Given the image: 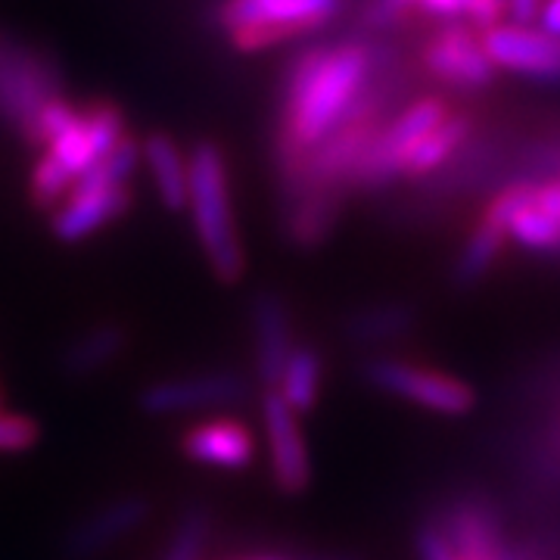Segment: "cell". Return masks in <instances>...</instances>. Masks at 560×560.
<instances>
[{"instance_id":"obj_1","label":"cell","mask_w":560,"mask_h":560,"mask_svg":"<svg viewBox=\"0 0 560 560\" xmlns=\"http://www.w3.org/2000/svg\"><path fill=\"white\" fill-rule=\"evenodd\" d=\"M374 72L371 50L359 40L305 47L283 69L280 81V121L275 135V165L293 200L305 184L312 150L327 140L355 109Z\"/></svg>"},{"instance_id":"obj_2","label":"cell","mask_w":560,"mask_h":560,"mask_svg":"<svg viewBox=\"0 0 560 560\" xmlns=\"http://www.w3.org/2000/svg\"><path fill=\"white\" fill-rule=\"evenodd\" d=\"M187 184H190V212L194 231L209 261L212 275L221 283H237L246 271L241 231L234 221L231 206V180H228V160L215 140H200L187 160Z\"/></svg>"},{"instance_id":"obj_3","label":"cell","mask_w":560,"mask_h":560,"mask_svg":"<svg viewBox=\"0 0 560 560\" xmlns=\"http://www.w3.org/2000/svg\"><path fill=\"white\" fill-rule=\"evenodd\" d=\"M340 3L342 0H224L215 10V22L241 54H259L324 28L340 13Z\"/></svg>"},{"instance_id":"obj_4","label":"cell","mask_w":560,"mask_h":560,"mask_svg":"<svg viewBox=\"0 0 560 560\" xmlns=\"http://www.w3.org/2000/svg\"><path fill=\"white\" fill-rule=\"evenodd\" d=\"M66 94L57 60L0 28V121L25 143L40 106Z\"/></svg>"},{"instance_id":"obj_5","label":"cell","mask_w":560,"mask_h":560,"mask_svg":"<svg viewBox=\"0 0 560 560\" xmlns=\"http://www.w3.org/2000/svg\"><path fill=\"white\" fill-rule=\"evenodd\" d=\"M448 116H452V106L445 97H420L418 103L405 106L396 119L383 121L374 143L355 165L349 187H383L393 178H401V168L411 156V150L430 131H436Z\"/></svg>"},{"instance_id":"obj_6","label":"cell","mask_w":560,"mask_h":560,"mask_svg":"<svg viewBox=\"0 0 560 560\" xmlns=\"http://www.w3.org/2000/svg\"><path fill=\"white\" fill-rule=\"evenodd\" d=\"M364 377L383 393H393L436 415H467L477 405V393L467 383L415 361L374 359L364 364Z\"/></svg>"},{"instance_id":"obj_7","label":"cell","mask_w":560,"mask_h":560,"mask_svg":"<svg viewBox=\"0 0 560 560\" xmlns=\"http://www.w3.org/2000/svg\"><path fill=\"white\" fill-rule=\"evenodd\" d=\"M420 62L430 79L455 91H482L495 79V62L482 47V35L460 22L436 25L420 47Z\"/></svg>"},{"instance_id":"obj_8","label":"cell","mask_w":560,"mask_h":560,"mask_svg":"<svg viewBox=\"0 0 560 560\" xmlns=\"http://www.w3.org/2000/svg\"><path fill=\"white\" fill-rule=\"evenodd\" d=\"M249 393V383L234 371H212L197 377H172L143 386L138 393V408L150 418H175L194 415L206 408H221L241 401Z\"/></svg>"},{"instance_id":"obj_9","label":"cell","mask_w":560,"mask_h":560,"mask_svg":"<svg viewBox=\"0 0 560 560\" xmlns=\"http://www.w3.org/2000/svg\"><path fill=\"white\" fill-rule=\"evenodd\" d=\"M261 420L268 436L271 477L283 495H300L312 482V460L302 436L300 415L280 399L275 389L261 393Z\"/></svg>"},{"instance_id":"obj_10","label":"cell","mask_w":560,"mask_h":560,"mask_svg":"<svg viewBox=\"0 0 560 560\" xmlns=\"http://www.w3.org/2000/svg\"><path fill=\"white\" fill-rule=\"evenodd\" d=\"M480 35L482 47L495 66L511 69L526 79L560 84V38L548 32H536L529 25H517V22L514 25L501 22Z\"/></svg>"},{"instance_id":"obj_11","label":"cell","mask_w":560,"mask_h":560,"mask_svg":"<svg viewBox=\"0 0 560 560\" xmlns=\"http://www.w3.org/2000/svg\"><path fill=\"white\" fill-rule=\"evenodd\" d=\"M150 514H153V504L143 495H125V499L109 501L94 514H88L84 521L75 523L62 541V548L72 560L97 558L113 545L128 539L131 533H138L140 526L150 521Z\"/></svg>"},{"instance_id":"obj_12","label":"cell","mask_w":560,"mask_h":560,"mask_svg":"<svg viewBox=\"0 0 560 560\" xmlns=\"http://www.w3.org/2000/svg\"><path fill=\"white\" fill-rule=\"evenodd\" d=\"M184 458L219 470H246L256 460V433L234 418L200 420L180 433Z\"/></svg>"},{"instance_id":"obj_13","label":"cell","mask_w":560,"mask_h":560,"mask_svg":"<svg viewBox=\"0 0 560 560\" xmlns=\"http://www.w3.org/2000/svg\"><path fill=\"white\" fill-rule=\"evenodd\" d=\"M135 202L131 187H97L72 190L60 209L50 212V231L60 243H81L94 237L106 224L128 215Z\"/></svg>"},{"instance_id":"obj_14","label":"cell","mask_w":560,"mask_h":560,"mask_svg":"<svg viewBox=\"0 0 560 560\" xmlns=\"http://www.w3.org/2000/svg\"><path fill=\"white\" fill-rule=\"evenodd\" d=\"M253 346H256V374L261 386L278 389L280 374L296 346H293L290 308L271 290L253 300Z\"/></svg>"},{"instance_id":"obj_15","label":"cell","mask_w":560,"mask_h":560,"mask_svg":"<svg viewBox=\"0 0 560 560\" xmlns=\"http://www.w3.org/2000/svg\"><path fill=\"white\" fill-rule=\"evenodd\" d=\"M128 349V327L116 320H103L97 327H88L75 340L62 349L60 371L69 381L94 377L97 371L109 368Z\"/></svg>"},{"instance_id":"obj_16","label":"cell","mask_w":560,"mask_h":560,"mask_svg":"<svg viewBox=\"0 0 560 560\" xmlns=\"http://www.w3.org/2000/svg\"><path fill=\"white\" fill-rule=\"evenodd\" d=\"M143 162L150 168L153 187L160 194L162 206L168 212H184L187 200H190V184H187V160L180 153V147L168 135H147L140 143Z\"/></svg>"},{"instance_id":"obj_17","label":"cell","mask_w":560,"mask_h":560,"mask_svg":"<svg viewBox=\"0 0 560 560\" xmlns=\"http://www.w3.org/2000/svg\"><path fill=\"white\" fill-rule=\"evenodd\" d=\"M342 190H327V187H308L300 197L290 200L287 212V237L296 246H318L327 241V234L334 231V224L340 219Z\"/></svg>"},{"instance_id":"obj_18","label":"cell","mask_w":560,"mask_h":560,"mask_svg":"<svg viewBox=\"0 0 560 560\" xmlns=\"http://www.w3.org/2000/svg\"><path fill=\"white\" fill-rule=\"evenodd\" d=\"M442 533L455 545L458 560H504L499 526L477 504L455 508Z\"/></svg>"},{"instance_id":"obj_19","label":"cell","mask_w":560,"mask_h":560,"mask_svg":"<svg viewBox=\"0 0 560 560\" xmlns=\"http://www.w3.org/2000/svg\"><path fill=\"white\" fill-rule=\"evenodd\" d=\"M470 128H474V119L467 113H455L452 109V116L411 150V156H408L405 168H401V178H423V175L436 172L440 165H445L464 147Z\"/></svg>"},{"instance_id":"obj_20","label":"cell","mask_w":560,"mask_h":560,"mask_svg":"<svg viewBox=\"0 0 560 560\" xmlns=\"http://www.w3.org/2000/svg\"><path fill=\"white\" fill-rule=\"evenodd\" d=\"M320 386H324V361L318 349L312 346H296L293 355L287 361L283 374H280L278 393L296 415H312L318 408Z\"/></svg>"},{"instance_id":"obj_21","label":"cell","mask_w":560,"mask_h":560,"mask_svg":"<svg viewBox=\"0 0 560 560\" xmlns=\"http://www.w3.org/2000/svg\"><path fill=\"white\" fill-rule=\"evenodd\" d=\"M143 162V153H140L138 138L125 135V138L106 153L101 160L94 162L79 180L72 190H97V187H128V178L135 175Z\"/></svg>"},{"instance_id":"obj_22","label":"cell","mask_w":560,"mask_h":560,"mask_svg":"<svg viewBox=\"0 0 560 560\" xmlns=\"http://www.w3.org/2000/svg\"><path fill=\"white\" fill-rule=\"evenodd\" d=\"M504 241H508V231H501L499 224H492L489 219L477 221L470 241L460 253L458 268H455L458 283H477L504 253Z\"/></svg>"},{"instance_id":"obj_23","label":"cell","mask_w":560,"mask_h":560,"mask_svg":"<svg viewBox=\"0 0 560 560\" xmlns=\"http://www.w3.org/2000/svg\"><path fill=\"white\" fill-rule=\"evenodd\" d=\"M508 237L521 243L523 249L529 253H548L558 256L560 253V221L545 215L539 206H533V197L523 202L521 209L514 212Z\"/></svg>"},{"instance_id":"obj_24","label":"cell","mask_w":560,"mask_h":560,"mask_svg":"<svg viewBox=\"0 0 560 560\" xmlns=\"http://www.w3.org/2000/svg\"><path fill=\"white\" fill-rule=\"evenodd\" d=\"M72 187H75V178L50 153L38 156V162L32 165V175H28V200H32L35 209H44V212L60 209L66 197L72 194Z\"/></svg>"},{"instance_id":"obj_25","label":"cell","mask_w":560,"mask_h":560,"mask_svg":"<svg viewBox=\"0 0 560 560\" xmlns=\"http://www.w3.org/2000/svg\"><path fill=\"white\" fill-rule=\"evenodd\" d=\"M209 533H212V517L206 508L184 511L160 560H202L206 545H209Z\"/></svg>"},{"instance_id":"obj_26","label":"cell","mask_w":560,"mask_h":560,"mask_svg":"<svg viewBox=\"0 0 560 560\" xmlns=\"http://www.w3.org/2000/svg\"><path fill=\"white\" fill-rule=\"evenodd\" d=\"M40 442V423L28 415L0 411V455H25Z\"/></svg>"},{"instance_id":"obj_27","label":"cell","mask_w":560,"mask_h":560,"mask_svg":"<svg viewBox=\"0 0 560 560\" xmlns=\"http://www.w3.org/2000/svg\"><path fill=\"white\" fill-rule=\"evenodd\" d=\"M405 320H408V315L401 308H371V312H361L359 318L349 324V330L359 340H383V337L401 330Z\"/></svg>"},{"instance_id":"obj_28","label":"cell","mask_w":560,"mask_h":560,"mask_svg":"<svg viewBox=\"0 0 560 560\" xmlns=\"http://www.w3.org/2000/svg\"><path fill=\"white\" fill-rule=\"evenodd\" d=\"M418 10V0H371L364 10V25L368 28H396L408 22Z\"/></svg>"},{"instance_id":"obj_29","label":"cell","mask_w":560,"mask_h":560,"mask_svg":"<svg viewBox=\"0 0 560 560\" xmlns=\"http://www.w3.org/2000/svg\"><path fill=\"white\" fill-rule=\"evenodd\" d=\"M418 555L420 560H458L455 545L436 526H427L418 533Z\"/></svg>"},{"instance_id":"obj_30","label":"cell","mask_w":560,"mask_h":560,"mask_svg":"<svg viewBox=\"0 0 560 560\" xmlns=\"http://www.w3.org/2000/svg\"><path fill=\"white\" fill-rule=\"evenodd\" d=\"M470 3L474 0H418V10L430 20L458 22V16L470 13Z\"/></svg>"},{"instance_id":"obj_31","label":"cell","mask_w":560,"mask_h":560,"mask_svg":"<svg viewBox=\"0 0 560 560\" xmlns=\"http://www.w3.org/2000/svg\"><path fill=\"white\" fill-rule=\"evenodd\" d=\"M508 13L517 25H529L541 13V0H508Z\"/></svg>"},{"instance_id":"obj_32","label":"cell","mask_w":560,"mask_h":560,"mask_svg":"<svg viewBox=\"0 0 560 560\" xmlns=\"http://www.w3.org/2000/svg\"><path fill=\"white\" fill-rule=\"evenodd\" d=\"M539 20H541V32H548V35L560 38V0H548V3L541 7Z\"/></svg>"},{"instance_id":"obj_33","label":"cell","mask_w":560,"mask_h":560,"mask_svg":"<svg viewBox=\"0 0 560 560\" xmlns=\"http://www.w3.org/2000/svg\"><path fill=\"white\" fill-rule=\"evenodd\" d=\"M0 411H3V386H0Z\"/></svg>"},{"instance_id":"obj_34","label":"cell","mask_w":560,"mask_h":560,"mask_svg":"<svg viewBox=\"0 0 560 560\" xmlns=\"http://www.w3.org/2000/svg\"><path fill=\"white\" fill-rule=\"evenodd\" d=\"M246 560H280V558H246Z\"/></svg>"},{"instance_id":"obj_35","label":"cell","mask_w":560,"mask_h":560,"mask_svg":"<svg viewBox=\"0 0 560 560\" xmlns=\"http://www.w3.org/2000/svg\"><path fill=\"white\" fill-rule=\"evenodd\" d=\"M504 560H508V558H504Z\"/></svg>"}]
</instances>
